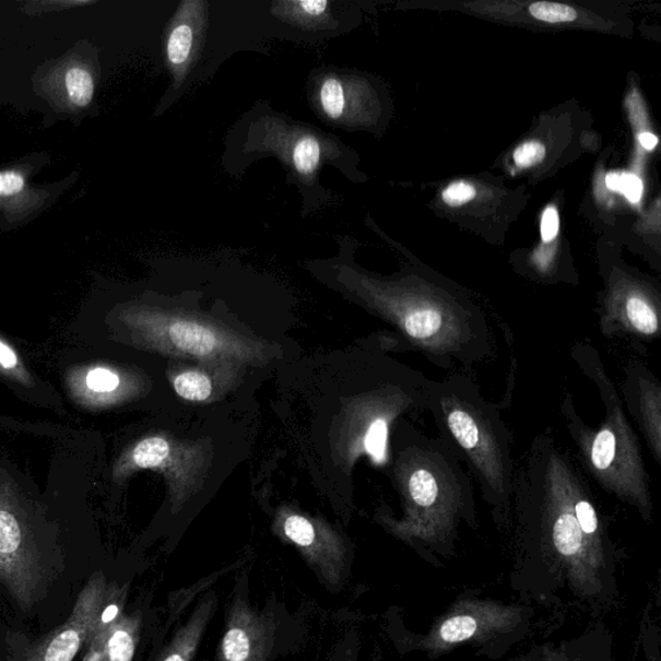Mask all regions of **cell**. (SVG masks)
Instances as JSON below:
<instances>
[{"instance_id": "1", "label": "cell", "mask_w": 661, "mask_h": 661, "mask_svg": "<svg viewBox=\"0 0 661 661\" xmlns=\"http://www.w3.org/2000/svg\"><path fill=\"white\" fill-rule=\"evenodd\" d=\"M511 516L581 591L593 592L591 585L606 566V523L591 480L551 429L539 433L516 460Z\"/></svg>"}, {"instance_id": "2", "label": "cell", "mask_w": 661, "mask_h": 661, "mask_svg": "<svg viewBox=\"0 0 661 661\" xmlns=\"http://www.w3.org/2000/svg\"><path fill=\"white\" fill-rule=\"evenodd\" d=\"M392 472L403 517L382 511L380 522L411 545L450 551L459 526L474 524L477 516L472 477L458 455L442 438L402 423L393 440Z\"/></svg>"}, {"instance_id": "3", "label": "cell", "mask_w": 661, "mask_h": 661, "mask_svg": "<svg viewBox=\"0 0 661 661\" xmlns=\"http://www.w3.org/2000/svg\"><path fill=\"white\" fill-rule=\"evenodd\" d=\"M570 355L599 390L605 410L602 422L593 428L582 421L573 396L564 397L559 412L575 449L574 457L602 492L635 508L646 522H652L656 507L641 440L625 414L619 390L592 343L578 341Z\"/></svg>"}, {"instance_id": "4", "label": "cell", "mask_w": 661, "mask_h": 661, "mask_svg": "<svg viewBox=\"0 0 661 661\" xmlns=\"http://www.w3.org/2000/svg\"><path fill=\"white\" fill-rule=\"evenodd\" d=\"M425 411L430 412L438 437L477 482L494 520L508 522L516 460L500 408L482 396L471 376L455 373L442 380H429Z\"/></svg>"}, {"instance_id": "5", "label": "cell", "mask_w": 661, "mask_h": 661, "mask_svg": "<svg viewBox=\"0 0 661 661\" xmlns=\"http://www.w3.org/2000/svg\"><path fill=\"white\" fill-rule=\"evenodd\" d=\"M0 582L24 610L40 599L46 582L45 565L31 530L7 507H0Z\"/></svg>"}, {"instance_id": "6", "label": "cell", "mask_w": 661, "mask_h": 661, "mask_svg": "<svg viewBox=\"0 0 661 661\" xmlns=\"http://www.w3.org/2000/svg\"><path fill=\"white\" fill-rule=\"evenodd\" d=\"M122 592L109 587L103 574H95L78 595L69 619L27 652L25 661H73L103 621L106 606Z\"/></svg>"}, {"instance_id": "7", "label": "cell", "mask_w": 661, "mask_h": 661, "mask_svg": "<svg viewBox=\"0 0 661 661\" xmlns=\"http://www.w3.org/2000/svg\"><path fill=\"white\" fill-rule=\"evenodd\" d=\"M521 610L488 601H461L423 639L426 651H446L460 644L514 628Z\"/></svg>"}, {"instance_id": "8", "label": "cell", "mask_w": 661, "mask_h": 661, "mask_svg": "<svg viewBox=\"0 0 661 661\" xmlns=\"http://www.w3.org/2000/svg\"><path fill=\"white\" fill-rule=\"evenodd\" d=\"M599 327L606 339H622L634 345L652 343L661 333L660 304L635 288L619 291L603 305Z\"/></svg>"}, {"instance_id": "9", "label": "cell", "mask_w": 661, "mask_h": 661, "mask_svg": "<svg viewBox=\"0 0 661 661\" xmlns=\"http://www.w3.org/2000/svg\"><path fill=\"white\" fill-rule=\"evenodd\" d=\"M619 394L624 409L642 433L646 446L658 465L661 464V382L641 359L630 357L622 366Z\"/></svg>"}, {"instance_id": "10", "label": "cell", "mask_w": 661, "mask_h": 661, "mask_svg": "<svg viewBox=\"0 0 661 661\" xmlns=\"http://www.w3.org/2000/svg\"><path fill=\"white\" fill-rule=\"evenodd\" d=\"M273 616L250 605L238 594L227 613L220 661H268L274 645Z\"/></svg>"}, {"instance_id": "11", "label": "cell", "mask_w": 661, "mask_h": 661, "mask_svg": "<svg viewBox=\"0 0 661 661\" xmlns=\"http://www.w3.org/2000/svg\"><path fill=\"white\" fill-rule=\"evenodd\" d=\"M281 530L283 535L300 550L327 586H341L346 568V548L335 532L295 514L282 518Z\"/></svg>"}, {"instance_id": "12", "label": "cell", "mask_w": 661, "mask_h": 661, "mask_svg": "<svg viewBox=\"0 0 661 661\" xmlns=\"http://www.w3.org/2000/svg\"><path fill=\"white\" fill-rule=\"evenodd\" d=\"M141 619L138 614L120 613L111 622L97 625L88 639L83 661H132L137 651Z\"/></svg>"}, {"instance_id": "13", "label": "cell", "mask_w": 661, "mask_h": 661, "mask_svg": "<svg viewBox=\"0 0 661 661\" xmlns=\"http://www.w3.org/2000/svg\"><path fill=\"white\" fill-rule=\"evenodd\" d=\"M217 606L216 593H210L198 603L188 622L176 630L173 639L155 661H191L208 630L211 617Z\"/></svg>"}, {"instance_id": "14", "label": "cell", "mask_w": 661, "mask_h": 661, "mask_svg": "<svg viewBox=\"0 0 661 661\" xmlns=\"http://www.w3.org/2000/svg\"><path fill=\"white\" fill-rule=\"evenodd\" d=\"M165 333L170 346L194 357H212L222 352L224 346L223 338L215 329L189 319L176 318L167 321Z\"/></svg>"}, {"instance_id": "15", "label": "cell", "mask_w": 661, "mask_h": 661, "mask_svg": "<svg viewBox=\"0 0 661 661\" xmlns=\"http://www.w3.org/2000/svg\"><path fill=\"white\" fill-rule=\"evenodd\" d=\"M330 3L327 0H305V2H284L275 4L279 16L293 20L298 25L317 26L323 23L329 13Z\"/></svg>"}, {"instance_id": "16", "label": "cell", "mask_w": 661, "mask_h": 661, "mask_svg": "<svg viewBox=\"0 0 661 661\" xmlns=\"http://www.w3.org/2000/svg\"><path fill=\"white\" fill-rule=\"evenodd\" d=\"M194 39V27L185 21L177 23L170 31L167 40V59L175 70L181 71L188 67L191 52H193Z\"/></svg>"}, {"instance_id": "17", "label": "cell", "mask_w": 661, "mask_h": 661, "mask_svg": "<svg viewBox=\"0 0 661 661\" xmlns=\"http://www.w3.org/2000/svg\"><path fill=\"white\" fill-rule=\"evenodd\" d=\"M323 158V149L321 141L317 138L303 137L290 149V160L293 163L296 173L300 176H311L316 174Z\"/></svg>"}, {"instance_id": "18", "label": "cell", "mask_w": 661, "mask_h": 661, "mask_svg": "<svg viewBox=\"0 0 661 661\" xmlns=\"http://www.w3.org/2000/svg\"><path fill=\"white\" fill-rule=\"evenodd\" d=\"M173 452L168 440L162 437H151L134 447L132 452L133 464L142 468H160L165 464Z\"/></svg>"}, {"instance_id": "19", "label": "cell", "mask_w": 661, "mask_h": 661, "mask_svg": "<svg viewBox=\"0 0 661 661\" xmlns=\"http://www.w3.org/2000/svg\"><path fill=\"white\" fill-rule=\"evenodd\" d=\"M66 87L70 102L80 108L91 104L94 98L95 83L90 71L82 68H71L67 71Z\"/></svg>"}, {"instance_id": "20", "label": "cell", "mask_w": 661, "mask_h": 661, "mask_svg": "<svg viewBox=\"0 0 661 661\" xmlns=\"http://www.w3.org/2000/svg\"><path fill=\"white\" fill-rule=\"evenodd\" d=\"M176 393L184 400L202 402L212 394V383L208 376L201 373H184L174 381Z\"/></svg>"}, {"instance_id": "21", "label": "cell", "mask_w": 661, "mask_h": 661, "mask_svg": "<svg viewBox=\"0 0 661 661\" xmlns=\"http://www.w3.org/2000/svg\"><path fill=\"white\" fill-rule=\"evenodd\" d=\"M319 103L327 117L339 120L346 108L345 88L335 76L327 78L319 90Z\"/></svg>"}, {"instance_id": "22", "label": "cell", "mask_w": 661, "mask_h": 661, "mask_svg": "<svg viewBox=\"0 0 661 661\" xmlns=\"http://www.w3.org/2000/svg\"><path fill=\"white\" fill-rule=\"evenodd\" d=\"M530 13L536 20L550 24L571 23L578 19V12L573 7L559 3L538 2L530 5Z\"/></svg>"}, {"instance_id": "23", "label": "cell", "mask_w": 661, "mask_h": 661, "mask_svg": "<svg viewBox=\"0 0 661 661\" xmlns=\"http://www.w3.org/2000/svg\"><path fill=\"white\" fill-rule=\"evenodd\" d=\"M609 189L622 191L630 202H638L641 199L644 185L636 175L632 174H610L606 177Z\"/></svg>"}, {"instance_id": "24", "label": "cell", "mask_w": 661, "mask_h": 661, "mask_svg": "<svg viewBox=\"0 0 661 661\" xmlns=\"http://www.w3.org/2000/svg\"><path fill=\"white\" fill-rule=\"evenodd\" d=\"M546 151L542 142L529 141L516 149L515 161L522 168H530L539 165L545 158Z\"/></svg>"}, {"instance_id": "25", "label": "cell", "mask_w": 661, "mask_h": 661, "mask_svg": "<svg viewBox=\"0 0 661 661\" xmlns=\"http://www.w3.org/2000/svg\"><path fill=\"white\" fill-rule=\"evenodd\" d=\"M475 196H477V190H475L473 185L459 181L451 184L449 188L445 189L442 199L451 208H460V205L473 201Z\"/></svg>"}, {"instance_id": "26", "label": "cell", "mask_w": 661, "mask_h": 661, "mask_svg": "<svg viewBox=\"0 0 661 661\" xmlns=\"http://www.w3.org/2000/svg\"><path fill=\"white\" fill-rule=\"evenodd\" d=\"M87 386L96 393H108L119 387V378L109 369L95 368L87 376Z\"/></svg>"}, {"instance_id": "27", "label": "cell", "mask_w": 661, "mask_h": 661, "mask_svg": "<svg viewBox=\"0 0 661 661\" xmlns=\"http://www.w3.org/2000/svg\"><path fill=\"white\" fill-rule=\"evenodd\" d=\"M500 329L503 330L504 338H506V340H508L509 350H510V368H509L508 390H507L506 396H504L503 403L497 404V406H499L500 410H503V409L509 408L511 401H514V390H515V386H516L517 358L514 353V350H511V346L515 345L514 333H511L508 324L504 323L503 321H500Z\"/></svg>"}, {"instance_id": "28", "label": "cell", "mask_w": 661, "mask_h": 661, "mask_svg": "<svg viewBox=\"0 0 661 661\" xmlns=\"http://www.w3.org/2000/svg\"><path fill=\"white\" fill-rule=\"evenodd\" d=\"M25 188L24 176L14 170L0 173V197L17 196Z\"/></svg>"}, {"instance_id": "29", "label": "cell", "mask_w": 661, "mask_h": 661, "mask_svg": "<svg viewBox=\"0 0 661 661\" xmlns=\"http://www.w3.org/2000/svg\"><path fill=\"white\" fill-rule=\"evenodd\" d=\"M559 232V215L554 208H548L544 211L542 217V238L545 244L556 239Z\"/></svg>"}, {"instance_id": "30", "label": "cell", "mask_w": 661, "mask_h": 661, "mask_svg": "<svg viewBox=\"0 0 661 661\" xmlns=\"http://www.w3.org/2000/svg\"><path fill=\"white\" fill-rule=\"evenodd\" d=\"M518 661H578L568 656L565 651L559 650H548L544 652H540L539 656L524 658Z\"/></svg>"}, {"instance_id": "31", "label": "cell", "mask_w": 661, "mask_h": 661, "mask_svg": "<svg viewBox=\"0 0 661 661\" xmlns=\"http://www.w3.org/2000/svg\"><path fill=\"white\" fill-rule=\"evenodd\" d=\"M0 366L7 369L17 368L19 359L16 353L11 347L0 341Z\"/></svg>"}, {"instance_id": "32", "label": "cell", "mask_w": 661, "mask_h": 661, "mask_svg": "<svg viewBox=\"0 0 661 661\" xmlns=\"http://www.w3.org/2000/svg\"><path fill=\"white\" fill-rule=\"evenodd\" d=\"M330 661H358V639L347 644L343 650L333 652Z\"/></svg>"}, {"instance_id": "33", "label": "cell", "mask_w": 661, "mask_h": 661, "mask_svg": "<svg viewBox=\"0 0 661 661\" xmlns=\"http://www.w3.org/2000/svg\"><path fill=\"white\" fill-rule=\"evenodd\" d=\"M639 142H641V145L646 149V151H653V149H656L658 145V138L656 134L645 132L639 134Z\"/></svg>"}]
</instances>
